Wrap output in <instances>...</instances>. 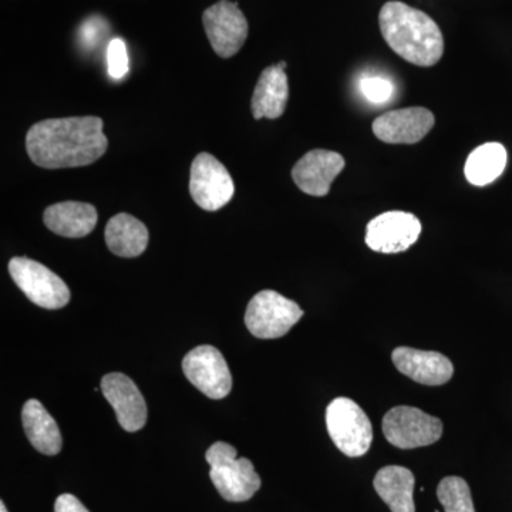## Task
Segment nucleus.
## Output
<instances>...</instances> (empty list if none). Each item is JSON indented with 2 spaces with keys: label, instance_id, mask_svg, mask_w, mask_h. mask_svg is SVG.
I'll list each match as a JSON object with an SVG mask.
<instances>
[{
  "label": "nucleus",
  "instance_id": "17",
  "mask_svg": "<svg viewBox=\"0 0 512 512\" xmlns=\"http://www.w3.org/2000/svg\"><path fill=\"white\" fill-rule=\"evenodd\" d=\"M96 208L79 201L57 202L43 214V222L50 231L64 238H83L96 228Z\"/></svg>",
  "mask_w": 512,
  "mask_h": 512
},
{
  "label": "nucleus",
  "instance_id": "10",
  "mask_svg": "<svg viewBox=\"0 0 512 512\" xmlns=\"http://www.w3.org/2000/svg\"><path fill=\"white\" fill-rule=\"evenodd\" d=\"M183 370L185 377L210 399H224L231 393L232 376L227 360L214 346L202 345L188 352Z\"/></svg>",
  "mask_w": 512,
  "mask_h": 512
},
{
  "label": "nucleus",
  "instance_id": "12",
  "mask_svg": "<svg viewBox=\"0 0 512 512\" xmlns=\"http://www.w3.org/2000/svg\"><path fill=\"white\" fill-rule=\"evenodd\" d=\"M100 387L124 430L136 433L146 426V400L130 377L123 373H110L101 379Z\"/></svg>",
  "mask_w": 512,
  "mask_h": 512
},
{
  "label": "nucleus",
  "instance_id": "27",
  "mask_svg": "<svg viewBox=\"0 0 512 512\" xmlns=\"http://www.w3.org/2000/svg\"><path fill=\"white\" fill-rule=\"evenodd\" d=\"M0 512H9L8 508H6V505L5 503H3V501L2 503H0Z\"/></svg>",
  "mask_w": 512,
  "mask_h": 512
},
{
  "label": "nucleus",
  "instance_id": "8",
  "mask_svg": "<svg viewBox=\"0 0 512 512\" xmlns=\"http://www.w3.org/2000/svg\"><path fill=\"white\" fill-rule=\"evenodd\" d=\"M190 194L202 210L218 211L234 198V180L221 161L201 153L191 164Z\"/></svg>",
  "mask_w": 512,
  "mask_h": 512
},
{
  "label": "nucleus",
  "instance_id": "5",
  "mask_svg": "<svg viewBox=\"0 0 512 512\" xmlns=\"http://www.w3.org/2000/svg\"><path fill=\"white\" fill-rule=\"evenodd\" d=\"M9 274L26 298L43 309L64 308L70 302V289L47 266L26 256L10 259Z\"/></svg>",
  "mask_w": 512,
  "mask_h": 512
},
{
  "label": "nucleus",
  "instance_id": "9",
  "mask_svg": "<svg viewBox=\"0 0 512 512\" xmlns=\"http://www.w3.org/2000/svg\"><path fill=\"white\" fill-rule=\"evenodd\" d=\"M212 49L222 59L237 55L247 42L248 20L237 2L220 0L202 15Z\"/></svg>",
  "mask_w": 512,
  "mask_h": 512
},
{
  "label": "nucleus",
  "instance_id": "16",
  "mask_svg": "<svg viewBox=\"0 0 512 512\" xmlns=\"http://www.w3.org/2000/svg\"><path fill=\"white\" fill-rule=\"evenodd\" d=\"M286 66V62L274 64L266 67L259 76L251 103L252 116L255 120H275L284 116L289 100Z\"/></svg>",
  "mask_w": 512,
  "mask_h": 512
},
{
  "label": "nucleus",
  "instance_id": "1",
  "mask_svg": "<svg viewBox=\"0 0 512 512\" xmlns=\"http://www.w3.org/2000/svg\"><path fill=\"white\" fill-rule=\"evenodd\" d=\"M100 117H67L39 121L26 134V151L46 170L84 167L106 154L109 140Z\"/></svg>",
  "mask_w": 512,
  "mask_h": 512
},
{
  "label": "nucleus",
  "instance_id": "4",
  "mask_svg": "<svg viewBox=\"0 0 512 512\" xmlns=\"http://www.w3.org/2000/svg\"><path fill=\"white\" fill-rule=\"evenodd\" d=\"M326 427L330 439L345 456H365L372 446V421L365 410L348 397H338L329 404L326 409Z\"/></svg>",
  "mask_w": 512,
  "mask_h": 512
},
{
  "label": "nucleus",
  "instance_id": "18",
  "mask_svg": "<svg viewBox=\"0 0 512 512\" xmlns=\"http://www.w3.org/2000/svg\"><path fill=\"white\" fill-rule=\"evenodd\" d=\"M22 423L26 437L39 453L46 456H56L60 453L63 440L59 426L39 400L30 399L25 403Z\"/></svg>",
  "mask_w": 512,
  "mask_h": 512
},
{
  "label": "nucleus",
  "instance_id": "14",
  "mask_svg": "<svg viewBox=\"0 0 512 512\" xmlns=\"http://www.w3.org/2000/svg\"><path fill=\"white\" fill-rule=\"evenodd\" d=\"M345 158L336 151L312 150L292 168V178L299 190L312 197H325L336 177L345 168Z\"/></svg>",
  "mask_w": 512,
  "mask_h": 512
},
{
  "label": "nucleus",
  "instance_id": "23",
  "mask_svg": "<svg viewBox=\"0 0 512 512\" xmlns=\"http://www.w3.org/2000/svg\"><path fill=\"white\" fill-rule=\"evenodd\" d=\"M130 70L126 43L121 39H113L107 47V72L111 79L121 80Z\"/></svg>",
  "mask_w": 512,
  "mask_h": 512
},
{
  "label": "nucleus",
  "instance_id": "7",
  "mask_svg": "<svg viewBox=\"0 0 512 512\" xmlns=\"http://www.w3.org/2000/svg\"><path fill=\"white\" fill-rule=\"evenodd\" d=\"M383 433L392 446L412 450L439 441L443 436V423L416 407L399 406L383 417Z\"/></svg>",
  "mask_w": 512,
  "mask_h": 512
},
{
  "label": "nucleus",
  "instance_id": "6",
  "mask_svg": "<svg viewBox=\"0 0 512 512\" xmlns=\"http://www.w3.org/2000/svg\"><path fill=\"white\" fill-rule=\"evenodd\" d=\"M302 316L298 303L268 289L256 293L248 303L245 325L255 338L278 339L285 336Z\"/></svg>",
  "mask_w": 512,
  "mask_h": 512
},
{
  "label": "nucleus",
  "instance_id": "19",
  "mask_svg": "<svg viewBox=\"0 0 512 512\" xmlns=\"http://www.w3.org/2000/svg\"><path fill=\"white\" fill-rule=\"evenodd\" d=\"M107 248L121 258H136L147 249L148 229L130 214H117L106 225L104 231Z\"/></svg>",
  "mask_w": 512,
  "mask_h": 512
},
{
  "label": "nucleus",
  "instance_id": "11",
  "mask_svg": "<svg viewBox=\"0 0 512 512\" xmlns=\"http://www.w3.org/2000/svg\"><path fill=\"white\" fill-rule=\"evenodd\" d=\"M421 234L419 218L410 212L390 211L367 224L366 245L380 254H399L416 244Z\"/></svg>",
  "mask_w": 512,
  "mask_h": 512
},
{
  "label": "nucleus",
  "instance_id": "15",
  "mask_svg": "<svg viewBox=\"0 0 512 512\" xmlns=\"http://www.w3.org/2000/svg\"><path fill=\"white\" fill-rule=\"evenodd\" d=\"M392 359L400 373L424 386H440L454 375L453 363L439 352L402 346L393 350Z\"/></svg>",
  "mask_w": 512,
  "mask_h": 512
},
{
  "label": "nucleus",
  "instance_id": "2",
  "mask_svg": "<svg viewBox=\"0 0 512 512\" xmlns=\"http://www.w3.org/2000/svg\"><path fill=\"white\" fill-rule=\"evenodd\" d=\"M379 25L387 45L406 62L431 67L443 57V33L427 13L392 0L380 9Z\"/></svg>",
  "mask_w": 512,
  "mask_h": 512
},
{
  "label": "nucleus",
  "instance_id": "3",
  "mask_svg": "<svg viewBox=\"0 0 512 512\" xmlns=\"http://www.w3.org/2000/svg\"><path fill=\"white\" fill-rule=\"evenodd\" d=\"M237 454V448L224 441L212 444L205 454L211 467L212 484L229 503L251 500L262 484L252 461L245 457L238 458Z\"/></svg>",
  "mask_w": 512,
  "mask_h": 512
},
{
  "label": "nucleus",
  "instance_id": "26",
  "mask_svg": "<svg viewBox=\"0 0 512 512\" xmlns=\"http://www.w3.org/2000/svg\"><path fill=\"white\" fill-rule=\"evenodd\" d=\"M55 512H90L82 504L79 498L73 494H63L57 498L55 503Z\"/></svg>",
  "mask_w": 512,
  "mask_h": 512
},
{
  "label": "nucleus",
  "instance_id": "25",
  "mask_svg": "<svg viewBox=\"0 0 512 512\" xmlns=\"http://www.w3.org/2000/svg\"><path fill=\"white\" fill-rule=\"evenodd\" d=\"M107 25L103 19L90 18L83 23L82 29H80V40L82 45L86 49H93L99 45L101 36L106 33Z\"/></svg>",
  "mask_w": 512,
  "mask_h": 512
},
{
  "label": "nucleus",
  "instance_id": "22",
  "mask_svg": "<svg viewBox=\"0 0 512 512\" xmlns=\"http://www.w3.org/2000/svg\"><path fill=\"white\" fill-rule=\"evenodd\" d=\"M437 498L446 512H476L470 487L464 478H443L437 487Z\"/></svg>",
  "mask_w": 512,
  "mask_h": 512
},
{
  "label": "nucleus",
  "instance_id": "13",
  "mask_svg": "<svg viewBox=\"0 0 512 512\" xmlns=\"http://www.w3.org/2000/svg\"><path fill=\"white\" fill-rule=\"evenodd\" d=\"M436 119L424 107H409L384 113L373 121V133L387 144H417L430 133Z\"/></svg>",
  "mask_w": 512,
  "mask_h": 512
},
{
  "label": "nucleus",
  "instance_id": "21",
  "mask_svg": "<svg viewBox=\"0 0 512 512\" xmlns=\"http://www.w3.org/2000/svg\"><path fill=\"white\" fill-rule=\"evenodd\" d=\"M507 150L500 143H485L468 156L464 174L476 187L494 183L507 167Z\"/></svg>",
  "mask_w": 512,
  "mask_h": 512
},
{
  "label": "nucleus",
  "instance_id": "24",
  "mask_svg": "<svg viewBox=\"0 0 512 512\" xmlns=\"http://www.w3.org/2000/svg\"><path fill=\"white\" fill-rule=\"evenodd\" d=\"M360 89L373 103H386L393 96V84L382 77H365L360 82Z\"/></svg>",
  "mask_w": 512,
  "mask_h": 512
},
{
  "label": "nucleus",
  "instance_id": "20",
  "mask_svg": "<svg viewBox=\"0 0 512 512\" xmlns=\"http://www.w3.org/2000/svg\"><path fill=\"white\" fill-rule=\"evenodd\" d=\"M414 476L406 467L387 466L377 471L375 481L376 493L392 512H416L414 507Z\"/></svg>",
  "mask_w": 512,
  "mask_h": 512
}]
</instances>
